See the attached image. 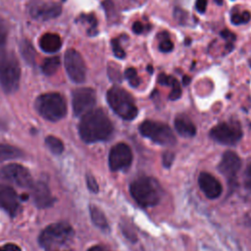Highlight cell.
<instances>
[{"mask_svg":"<svg viewBox=\"0 0 251 251\" xmlns=\"http://www.w3.org/2000/svg\"><path fill=\"white\" fill-rule=\"evenodd\" d=\"M81 139L87 143L108 139L113 132V125L102 109H92L85 113L79 123Z\"/></svg>","mask_w":251,"mask_h":251,"instance_id":"cell-1","label":"cell"},{"mask_svg":"<svg viewBox=\"0 0 251 251\" xmlns=\"http://www.w3.org/2000/svg\"><path fill=\"white\" fill-rule=\"evenodd\" d=\"M21 79V67L13 52L3 50L0 53V85L4 92L18 90Z\"/></svg>","mask_w":251,"mask_h":251,"instance_id":"cell-2","label":"cell"},{"mask_svg":"<svg viewBox=\"0 0 251 251\" xmlns=\"http://www.w3.org/2000/svg\"><path fill=\"white\" fill-rule=\"evenodd\" d=\"M37 113L45 120L57 122L67 114V103L60 93L48 92L39 95L35 100Z\"/></svg>","mask_w":251,"mask_h":251,"instance_id":"cell-3","label":"cell"},{"mask_svg":"<svg viewBox=\"0 0 251 251\" xmlns=\"http://www.w3.org/2000/svg\"><path fill=\"white\" fill-rule=\"evenodd\" d=\"M107 102L122 119L130 121L137 115V107L132 96L120 86H113L107 92Z\"/></svg>","mask_w":251,"mask_h":251,"instance_id":"cell-4","label":"cell"},{"mask_svg":"<svg viewBox=\"0 0 251 251\" xmlns=\"http://www.w3.org/2000/svg\"><path fill=\"white\" fill-rule=\"evenodd\" d=\"M129 192L141 207L155 206L160 201V188L157 182L148 176H142L131 182Z\"/></svg>","mask_w":251,"mask_h":251,"instance_id":"cell-5","label":"cell"},{"mask_svg":"<svg viewBox=\"0 0 251 251\" xmlns=\"http://www.w3.org/2000/svg\"><path fill=\"white\" fill-rule=\"evenodd\" d=\"M74 236L73 227L67 223H56L45 227L38 237V242L44 249L51 251L67 244Z\"/></svg>","mask_w":251,"mask_h":251,"instance_id":"cell-6","label":"cell"},{"mask_svg":"<svg viewBox=\"0 0 251 251\" xmlns=\"http://www.w3.org/2000/svg\"><path fill=\"white\" fill-rule=\"evenodd\" d=\"M139 130L143 136L160 145H174L176 143V137L172 129L163 123L144 121L139 126Z\"/></svg>","mask_w":251,"mask_h":251,"instance_id":"cell-7","label":"cell"},{"mask_svg":"<svg viewBox=\"0 0 251 251\" xmlns=\"http://www.w3.org/2000/svg\"><path fill=\"white\" fill-rule=\"evenodd\" d=\"M64 66L70 79L82 83L86 77V66L81 55L75 49H68L64 55Z\"/></svg>","mask_w":251,"mask_h":251,"instance_id":"cell-8","label":"cell"},{"mask_svg":"<svg viewBox=\"0 0 251 251\" xmlns=\"http://www.w3.org/2000/svg\"><path fill=\"white\" fill-rule=\"evenodd\" d=\"M0 178L21 187L32 186V178L28 170L20 164H8L0 169Z\"/></svg>","mask_w":251,"mask_h":251,"instance_id":"cell-9","label":"cell"},{"mask_svg":"<svg viewBox=\"0 0 251 251\" xmlns=\"http://www.w3.org/2000/svg\"><path fill=\"white\" fill-rule=\"evenodd\" d=\"M73 110L75 116H83L88 111L92 110L96 103L95 91L90 87H80L73 91L72 94Z\"/></svg>","mask_w":251,"mask_h":251,"instance_id":"cell-10","label":"cell"},{"mask_svg":"<svg viewBox=\"0 0 251 251\" xmlns=\"http://www.w3.org/2000/svg\"><path fill=\"white\" fill-rule=\"evenodd\" d=\"M210 135L214 140L222 144L233 145L241 139L242 130L238 125L222 123L212 128Z\"/></svg>","mask_w":251,"mask_h":251,"instance_id":"cell-11","label":"cell"},{"mask_svg":"<svg viewBox=\"0 0 251 251\" xmlns=\"http://www.w3.org/2000/svg\"><path fill=\"white\" fill-rule=\"evenodd\" d=\"M132 153L126 143H118L110 150L109 166L112 171H120L130 166Z\"/></svg>","mask_w":251,"mask_h":251,"instance_id":"cell-12","label":"cell"},{"mask_svg":"<svg viewBox=\"0 0 251 251\" xmlns=\"http://www.w3.org/2000/svg\"><path fill=\"white\" fill-rule=\"evenodd\" d=\"M241 167V160L238 155L232 151H226L219 164V171L232 182Z\"/></svg>","mask_w":251,"mask_h":251,"instance_id":"cell-13","label":"cell"},{"mask_svg":"<svg viewBox=\"0 0 251 251\" xmlns=\"http://www.w3.org/2000/svg\"><path fill=\"white\" fill-rule=\"evenodd\" d=\"M0 208L11 217L16 216L19 211L20 201L18 194L10 185L0 184Z\"/></svg>","mask_w":251,"mask_h":251,"instance_id":"cell-14","label":"cell"},{"mask_svg":"<svg viewBox=\"0 0 251 251\" xmlns=\"http://www.w3.org/2000/svg\"><path fill=\"white\" fill-rule=\"evenodd\" d=\"M198 184L203 193L210 199L218 198L223 191L221 182L211 174L203 172L198 176Z\"/></svg>","mask_w":251,"mask_h":251,"instance_id":"cell-15","label":"cell"},{"mask_svg":"<svg viewBox=\"0 0 251 251\" xmlns=\"http://www.w3.org/2000/svg\"><path fill=\"white\" fill-rule=\"evenodd\" d=\"M32 196L35 205L38 208H47L54 203V198L44 182H37L32 185Z\"/></svg>","mask_w":251,"mask_h":251,"instance_id":"cell-16","label":"cell"},{"mask_svg":"<svg viewBox=\"0 0 251 251\" xmlns=\"http://www.w3.org/2000/svg\"><path fill=\"white\" fill-rule=\"evenodd\" d=\"M61 6L57 3L37 4L31 8L32 17L44 21L58 17L61 14Z\"/></svg>","mask_w":251,"mask_h":251,"instance_id":"cell-17","label":"cell"},{"mask_svg":"<svg viewBox=\"0 0 251 251\" xmlns=\"http://www.w3.org/2000/svg\"><path fill=\"white\" fill-rule=\"evenodd\" d=\"M39 47L45 53H55L62 47V39L57 33L46 32L39 38Z\"/></svg>","mask_w":251,"mask_h":251,"instance_id":"cell-18","label":"cell"},{"mask_svg":"<svg viewBox=\"0 0 251 251\" xmlns=\"http://www.w3.org/2000/svg\"><path fill=\"white\" fill-rule=\"evenodd\" d=\"M175 127L177 133L183 137H192L196 133V127L194 124L185 115H179L176 118Z\"/></svg>","mask_w":251,"mask_h":251,"instance_id":"cell-19","label":"cell"},{"mask_svg":"<svg viewBox=\"0 0 251 251\" xmlns=\"http://www.w3.org/2000/svg\"><path fill=\"white\" fill-rule=\"evenodd\" d=\"M89 212H90L91 220L97 227H99L100 229H103V230H107L109 228L107 219H106L104 213L98 207H96L94 205H90Z\"/></svg>","mask_w":251,"mask_h":251,"instance_id":"cell-20","label":"cell"},{"mask_svg":"<svg viewBox=\"0 0 251 251\" xmlns=\"http://www.w3.org/2000/svg\"><path fill=\"white\" fill-rule=\"evenodd\" d=\"M23 155V152L9 144H4L0 143V162L9 160V159H14L21 157Z\"/></svg>","mask_w":251,"mask_h":251,"instance_id":"cell-21","label":"cell"},{"mask_svg":"<svg viewBox=\"0 0 251 251\" xmlns=\"http://www.w3.org/2000/svg\"><path fill=\"white\" fill-rule=\"evenodd\" d=\"M60 64H61L60 58L58 56H53L44 60V62L41 65V70L44 75H52L57 72V70L60 67Z\"/></svg>","mask_w":251,"mask_h":251,"instance_id":"cell-22","label":"cell"},{"mask_svg":"<svg viewBox=\"0 0 251 251\" xmlns=\"http://www.w3.org/2000/svg\"><path fill=\"white\" fill-rule=\"evenodd\" d=\"M20 51L25 58V60L28 64H33L34 63V58H35V52L32 47V45L27 41V40H23L21 45H20Z\"/></svg>","mask_w":251,"mask_h":251,"instance_id":"cell-23","label":"cell"},{"mask_svg":"<svg viewBox=\"0 0 251 251\" xmlns=\"http://www.w3.org/2000/svg\"><path fill=\"white\" fill-rule=\"evenodd\" d=\"M46 145L49 148V150L56 155H60L64 151V144L63 142L56 136L49 135L45 139Z\"/></svg>","mask_w":251,"mask_h":251,"instance_id":"cell-24","label":"cell"},{"mask_svg":"<svg viewBox=\"0 0 251 251\" xmlns=\"http://www.w3.org/2000/svg\"><path fill=\"white\" fill-rule=\"evenodd\" d=\"M8 36V25L6 22L0 18V53L4 50Z\"/></svg>","mask_w":251,"mask_h":251,"instance_id":"cell-25","label":"cell"},{"mask_svg":"<svg viewBox=\"0 0 251 251\" xmlns=\"http://www.w3.org/2000/svg\"><path fill=\"white\" fill-rule=\"evenodd\" d=\"M111 44H112V50H113L115 56L119 59H124L126 57V52L123 49V47L121 46L119 40L117 38H113L111 41Z\"/></svg>","mask_w":251,"mask_h":251,"instance_id":"cell-26","label":"cell"},{"mask_svg":"<svg viewBox=\"0 0 251 251\" xmlns=\"http://www.w3.org/2000/svg\"><path fill=\"white\" fill-rule=\"evenodd\" d=\"M173 49H174V43L172 42V40L169 37L161 39V41L159 43V50L161 52L168 53V52H171Z\"/></svg>","mask_w":251,"mask_h":251,"instance_id":"cell-27","label":"cell"},{"mask_svg":"<svg viewBox=\"0 0 251 251\" xmlns=\"http://www.w3.org/2000/svg\"><path fill=\"white\" fill-rule=\"evenodd\" d=\"M181 96V87L179 85V82L176 80L174 84L172 85V91L169 94L170 100H176Z\"/></svg>","mask_w":251,"mask_h":251,"instance_id":"cell-28","label":"cell"},{"mask_svg":"<svg viewBox=\"0 0 251 251\" xmlns=\"http://www.w3.org/2000/svg\"><path fill=\"white\" fill-rule=\"evenodd\" d=\"M176 79L172 76V75H167L165 74H160L159 76H158V82L161 83L162 85H168V86H171L174 84V82L176 81Z\"/></svg>","mask_w":251,"mask_h":251,"instance_id":"cell-29","label":"cell"},{"mask_svg":"<svg viewBox=\"0 0 251 251\" xmlns=\"http://www.w3.org/2000/svg\"><path fill=\"white\" fill-rule=\"evenodd\" d=\"M86 183H87V186H88L89 190H91L92 192H97L98 191L99 187H98V184H97L93 176H91V175L86 176Z\"/></svg>","mask_w":251,"mask_h":251,"instance_id":"cell-30","label":"cell"},{"mask_svg":"<svg viewBox=\"0 0 251 251\" xmlns=\"http://www.w3.org/2000/svg\"><path fill=\"white\" fill-rule=\"evenodd\" d=\"M221 35L222 37H224V39L226 40V43H230L232 44L233 41L235 40V34L232 33L231 31H229L228 29H224L221 31Z\"/></svg>","mask_w":251,"mask_h":251,"instance_id":"cell-31","label":"cell"},{"mask_svg":"<svg viewBox=\"0 0 251 251\" xmlns=\"http://www.w3.org/2000/svg\"><path fill=\"white\" fill-rule=\"evenodd\" d=\"M125 76L126 78H127V80H131L133 78H135L137 75V72L134 68H127L126 71H125Z\"/></svg>","mask_w":251,"mask_h":251,"instance_id":"cell-32","label":"cell"},{"mask_svg":"<svg viewBox=\"0 0 251 251\" xmlns=\"http://www.w3.org/2000/svg\"><path fill=\"white\" fill-rule=\"evenodd\" d=\"M195 7L199 13L203 14L207 8V0H196Z\"/></svg>","mask_w":251,"mask_h":251,"instance_id":"cell-33","label":"cell"},{"mask_svg":"<svg viewBox=\"0 0 251 251\" xmlns=\"http://www.w3.org/2000/svg\"><path fill=\"white\" fill-rule=\"evenodd\" d=\"M0 251H22L21 248L13 243H8L0 246Z\"/></svg>","mask_w":251,"mask_h":251,"instance_id":"cell-34","label":"cell"},{"mask_svg":"<svg viewBox=\"0 0 251 251\" xmlns=\"http://www.w3.org/2000/svg\"><path fill=\"white\" fill-rule=\"evenodd\" d=\"M174 154L171 153V152H166L163 156V163H164V166L166 167H170L171 164L173 163V160H174Z\"/></svg>","mask_w":251,"mask_h":251,"instance_id":"cell-35","label":"cell"},{"mask_svg":"<svg viewBox=\"0 0 251 251\" xmlns=\"http://www.w3.org/2000/svg\"><path fill=\"white\" fill-rule=\"evenodd\" d=\"M244 183L247 188L251 189V164L247 168L245 172V176H244Z\"/></svg>","mask_w":251,"mask_h":251,"instance_id":"cell-36","label":"cell"},{"mask_svg":"<svg viewBox=\"0 0 251 251\" xmlns=\"http://www.w3.org/2000/svg\"><path fill=\"white\" fill-rule=\"evenodd\" d=\"M230 21L233 25H240L242 24V19H241V14L239 13H232L230 17Z\"/></svg>","mask_w":251,"mask_h":251,"instance_id":"cell-37","label":"cell"},{"mask_svg":"<svg viewBox=\"0 0 251 251\" xmlns=\"http://www.w3.org/2000/svg\"><path fill=\"white\" fill-rule=\"evenodd\" d=\"M132 30L134 33L136 34H139L143 31V25L140 22H135L133 25H132Z\"/></svg>","mask_w":251,"mask_h":251,"instance_id":"cell-38","label":"cell"},{"mask_svg":"<svg viewBox=\"0 0 251 251\" xmlns=\"http://www.w3.org/2000/svg\"><path fill=\"white\" fill-rule=\"evenodd\" d=\"M241 19H242V24H247L251 20V14L248 11H244L241 14Z\"/></svg>","mask_w":251,"mask_h":251,"instance_id":"cell-39","label":"cell"},{"mask_svg":"<svg viewBox=\"0 0 251 251\" xmlns=\"http://www.w3.org/2000/svg\"><path fill=\"white\" fill-rule=\"evenodd\" d=\"M87 251H111L108 248L104 247V246H100V245H96V246H92L90 247Z\"/></svg>","mask_w":251,"mask_h":251,"instance_id":"cell-40","label":"cell"},{"mask_svg":"<svg viewBox=\"0 0 251 251\" xmlns=\"http://www.w3.org/2000/svg\"><path fill=\"white\" fill-rule=\"evenodd\" d=\"M128 82H129V84H130L132 87H137V86L140 84V78H139L138 76H136L135 78L129 80Z\"/></svg>","mask_w":251,"mask_h":251,"instance_id":"cell-41","label":"cell"},{"mask_svg":"<svg viewBox=\"0 0 251 251\" xmlns=\"http://www.w3.org/2000/svg\"><path fill=\"white\" fill-rule=\"evenodd\" d=\"M190 81H191L190 76H188V75H184V76L182 77V83H183L184 85H188V84L190 83Z\"/></svg>","mask_w":251,"mask_h":251,"instance_id":"cell-42","label":"cell"},{"mask_svg":"<svg viewBox=\"0 0 251 251\" xmlns=\"http://www.w3.org/2000/svg\"><path fill=\"white\" fill-rule=\"evenodd\" d=\"M214 1H215V3H216L217 5H219V6L223 5V3H224V0H214Z\"/></svg>","mask_w":251,"mask_h":251,"instance_id":"cell-43","label":"cell"},{"mask_svg":"<svg viewBox=\"0 0 251 251\" xmlns=\"http://www.w3.org/2000/svg\"><path fill=\"white\" fill-rule=\"evenodd\" d=\"M147 70H148V72H149L150 74H152V73L154 72V71H153V67H152V66H150V65H149V66H147Z\"/></svg>","mask_w":251,"mask_h":251,"instance_id":"cell-44","label":"cell"},{"mask_svg":"<svg viewBox=\"0 0 251 251\" xmlns=\"http://www.w3.org/2000/svg\"><path fill=\"white\" fill-rule=\"evenodd\" d=\"M249 65H250V67H251V58L249 59Z\"/></svg>","mask_w":251,"mask_h":251,"instance_id":"cell-45","label":"cell"}]
</instances>
